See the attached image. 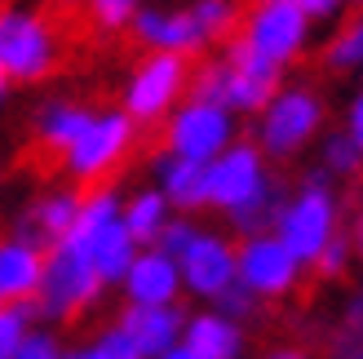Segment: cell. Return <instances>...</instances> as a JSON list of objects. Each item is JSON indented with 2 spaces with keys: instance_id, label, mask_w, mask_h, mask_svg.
<instances>
[{
  "instance_id": "12",
  "label": "cell",
  "mask_w": 363,
  "mask_h": 359,
  "mask_svg": "<svg viewBox=\"0 0 363 359\" xmlns=\"http://www.w3.org/2000/svg\"><path fill=\"white\" fill-rule=\"evenodd\" d=\"M266 155L252 147V142H230V147L204 169V182H208V209H222L230 213L235 204H244L252 191L262 187L266 177Z\"/></svg>"
},
{
  "instance_id": "17",
  "label": "cell",
  "mask_w": 363,
  "mask_h": 359,
  "mask_svg": "<svg viewBox=\"0 0 363 359\" xmlns=\"http://www.w3.org/2000/svg\"><path fill=\"white\" fill-rule=\"evenodd\" d=\"M116 324L138 342L142 359H155V355H164L169 346L182 342L186 311H182V306H124Z\"/></svg>"
},
{
  "instance_id": "32",
  "label": "cell",
  "mask_w": 363,
  "mask_h": 359,
  "mask_svg": "<svg viewBox=\"0 0 363 359\" xmlns=\"http://www.w3.org/2000/svg\"><path fill=\"white\" fill-rule=\"evenodd\" d=\"M195 231H199V226H195L191 218H169V222H164V231H160V240H155L151 248H155V253H164V258H173V262H177V258H182V253L191 248Z\"/></svg>"
},
{
  "instance_id": "10",
  "label": "cell",
  "mask_w": 363,
  "mask_h": 359,
  "mask_svg": "<svg viewBox=\"0 0 363 359\" xmlns=\"http://www.w3.org/2000/svg\"><path fill=\"white\" fill-rule=\"evenodd\" d=\"M222 62H226V111H244V116H262V106L279 94V84H284V71L279 67H270L266 58H257L240 35L235 40H226V53H222Z\"/></svg>"
},
{
  "instance_id": "11",
  "label": "cell",
  "mask_w": 363,
  "mask_h": 359,
  "mask_svg": "<svg viewBox=\"0 0 363 359\" xmlns=\"http://www.w3.org/2000/svg\"><path fill=\"white\" fill-rule=\"evenodd\" d=\"M177 275H182V293L213 302L222 289L235 284V244L217 231H195L191 248L177 258Z\"/></svg>"
},
{
  "instance_id": "43",
  "label": "cell",
  "mask_w": 363,
  "mask_h": 359,
  "mask_svg": "<svg viewBox=\"0 0 363 359\" xmlns=\"http://www.w3.org/2000/svg\"><path fill=\"white\" fill-rule=\"evenodd\" d=\"M0 306H5V302H0Z\"/></svg>"
},
{
  "instance_id": "37",
  "label": "cell",
  "mask_w": 363,
  "mask_h": 359,
  "mask_svg": "<svg viewBox=\"0 0 363 359\" xmlns=\"http://www.w3.org/2000/svg\"><path fill=\"white\" fill-rule=\"evenodd\" d=\"M350 248H354V262L363 266V200H359V209H354V222H350Z\"/></svg>"
},
{
  "instance_id": "29",
  "label": "cell",
  "mask_w": 363,
  "mask_h": 359,
  "mask_svg": "<svg viewBox=\"0 0 363 359\" xmlns=\"http://www.w3.org/2000/svg\"><path fill=\"white\" fill-rule=\"evenodd\" d=\"M213 311L222 315V319H230V324H240V328H244L248 319H257V315H262V302L252 297V293L244 289L240 280H235L230 289H222V293L213 297Z\"/></svg>"
},
{
  "instance_id": "14",
  "label": "cell",
  "mask_w": 363,
  "mask_h": 359,
  "mask_svg": "<svg viewBox=\"0 0 363 359\" xmlns=\"http://www.w3.org/2000/svg\"><path fill=\"white\" fill-rule=\"evenodd\" d=\"M120 289L129 297V306H177V293H182L177 262L155 253V248H138V258L124 271Z\"/></svg>"
},
{
  "instance_id": "18",
  "label": "cell",
  "mask_w": 363,
  "mask_h": 359,
  "mask_svg": "<svg viewBox=\"0 0 363 359\" xmlns=\"http://www.w3.org/2000/svg\"><path fill=\"white\" fill-rule=\"evenodd\" d=\"M208 165H195V160H182L160 151L155 155V191L169 200V209L177 213H199L208 209V182H204Z\"/></svg>"
},
{
  "instance_id": "21",
  "label": "cell",
  "mask_w": 363,
  "mask_h": 359,
  "mask_svg": "<svg viewBox=\"0 0 363 359\" xmlns=\"http://www.w3.org/2000/svg\"><path fill=\"white\" fill-rule=\"evenodd\" d=\"M89 248V262H94V271H98V280H102V289H111V284H120L124 280V271L133 266V258H138V244H133V236L124 231V222L116 218L111 226H102L94 240L84 244Z\"/></svg>"
},
{
  "instance_id": "22",
  "label": "cell",
  "mask_w": 363,
  "mask_h": 359,
  "mask_svg": "<svg viewBox=\"0 0 363 359\" xmlns=\"http://www.w3.org/2000/svg\"><path fill=\"white\" fill-rule=\"evenodd\" d=\"M89 120H94L89 106L67 102V98H53V102H45L40 111H35V138H40V147L67 155V147L89 129Z\"/></svg>"
},
{
  "instance_id": "13",
  "label": "cell",
  "mask_w": 363,
  "mask_h": 359,
  "mask_svg": "<svg viewBox=\"0 0 363 359\" xmlns=\"http://www.w3.org/2000/svg\"><path fill=\"white\" fill-rule=\"evenodd\" d=\"M133 35L138 45H147L151 53H177V58H191V53L208 49L199 27L191 23L186 9H160V5H142L133 13Z\"/></svg>"
},
{
  "instance_id": "36",
  "label": "cell",
  "mask_w": 363,
  "mask_h": 359,
  "mask_svg": "<svg viewBox=\"0 0 363 359\" xmlns=\"http://www.w3.org/2000/svg\"><path fill=\"white\" fill-rule=\"evenodd\" d=\"M346 138L363 151V89L350 98V111H346Z\"/></svg>"
},
{
  "instance_id": "6",
  "label": "cell",
  "mask_w": 363,
  "mask_h": 359,
  "mask_svg": "<svg viewBox=\"0 0 363 359\" xmlns=\"http://www.w3.org/2000/svg\"><path fill=\"white\" fill-rule=\"evenodd\" d=\"M138 142V124L116 106V111H98L89 120V129L67 147L62 169L76 177V182H102L106 173H116L124 165V155L133 151Z\"/></svg>"
},
{
  "instance_id": "2",
  "label": "cell",
  "mask_w": 363,
  "mask_h": 359,
  "mask_svg": "<svg viewBox=\"0 0 363 359\" xmlns=\"http://www.w3.org/2000/svg\"><path fill=\"white\" fill-rule=\"evenodd\" d=\"M337 231H341V204L333 195V177L315 165L301 177V191H293V200H288L275 240L297 258V266H311Z\"/></svg>"
},
{
  "instance_id": "25",
  "label": "cell",
  "mask_w": 363,
  "mask_h": 359,
  "mask_svg": "<svg viewBox=\"0 0 363 359\" xmlns=\"http://www.w3.org/2000/svg\"><path fill=\"white\" fill-rule=\"evenodd\" d=\"M186 13H191V23L199 27V35H204V45L235 40V35H240V23H244L240 0H191Z\"/></svg>"
},
{
  "instance_id": "24",
  "label": "cell",
  "mask_w": 363,
  "mask_h": 359,
  "mask_svg": "<svg viewBox=\"0 0 363 359\" xmlns=\"http://www.w3.org/2000/svg\"><path fill=\"white\" fill-rule=\"evenodd\" d=\"M323 355L328 359H363V284L346 297L337 324L323 337Z\"/></svg>"
},
{
  "instance_id": "20",
  "label": "cell",
  "mask_w": 363,
  "mask_h": 359,
  "mask_svg": "<svg viewBox=\"0 0 363 359\" xmlns=\"http://www.w3.org/2000/svg\"><path fill=\"white\" fill-rule=\"evenodd\" d=\"M40 271H45L40 248L13 236L0 240V302H31L35 289H40Z\"/></svg>"
},
{
  "instance_id": "41",
  "label": "cell",
  "mask_w": 363,
  "mask_h": 359,
  "mask_svg": "<svg viewBox=\"0 0 363 359\" xmlns=\"http://www.w3.org/2000/svg\"><path fill=\"white\" fill-rule=\"evenodd\" d=\"M5 94H9V80L0 76V106H5Z\"/></svg>"
},
{
  "instance_id": "1",
  "label": "cell",
  "mask_w": 363,
  "mask_h": 359,
  "mask_svg": "<svg viewBox=\"0 0 363 359\" xmlns=\"http://www.w3.org/2000/svg\"><path fill=\"white\" fill-rule=\"evenodd\" d=\"M102 297V280L89 262V248L76 244V240H58L45 253V271H40V289H35L31 306H35V319H76L84 315L94 302Z\"/></svg>"
},
{
  "instance_id": "35",
  "label": "cell",
  "mask_w": 363,
  "mask_h": 359,
  "mask_svg": "<svg viewBox=\"0 0 363 359\" xmlns=\"http://www.w3.org/2000/svg\"><path fill=\"white\" fill-rule=\"evenodd\" d=\"M284 5H297L311 23H333V18H341V0H284Z\"/></svg>"
},
{
  "instance_id": "15",
  "label": "cell",
  "mask_w": 363,
  "mask_h": 359,
  "mask_svg": "<svg viewBox=\"0 0 363 359\" xmlns=\"http://www.w3.org/2000/svg\"><path fill=\"white\" fill-rule=\"evenodd\" d=\"M76 213H80V191H67V187L62 191H45L40 200L23 213V222L13 226V240H23L31 248H40V253H49V248L71 231Z\"/></svg>"
},
{
  "instance_id": "7",
  "label": "cell",
  "mask_w": 363,
  "mask_h": 359,
  "mask_svg": "<svg viewBox=\"0 0 363 359\" xmlns=\"http://www.w3.org/2000/svg\"><path fill=\"white\" fill-rule=\"evenodd\" d=\"M240 40L266 58L270 67H288L306 53V40H311V18H306L297 5H284V0H257L244 23H240Z\"/></svg>"
},
{
  "instance_id": "4",
  "label": "cell",
  "mask_w": 363,
  "mask_h": 359,
  "mask_svg": "<svg viewBox=\"0 0 363 359\" xmlns=\"http://www.w3.org/2000/svg\"><path fill=\"white\" fill-rule=\"evenodd\" d=\"M62 58L58 31L40 9L9 5L0 9V76L5 80H45Z\"/></svg>"
},
{
  "instance_id": "23",
  "label": "cell",
  "mask_w": 363,
  "mask_h": 359,
  "mask_svg": "<svg viewBox=\"0 0 363 359\" xmlns=\"http://www.w3.org/2000/svg\"><path fill=\"white\" fill-rule=\"evenodd\" d=\"M169 218H173V209H169V200H164L155 187L133 191L129 200H124V209H120V222H124V231L133 236L138 248H151V244L160 240V231H164Z\"/></svg>"
},
{
  "instance_id": "9",
  "label": "cell",
  "mask_w": 363,
  "mask_h": 359,
  "mask_svg": "<svg viewBox=\"0 0 363 359\" xmlns=\"http://www.w3.org/2000/svg\"><path fill=\"white\" fill-rule=\"evenodd\" d=\"M235 280L257 302H270V297H288L297 289L301 266L275 236H252L235 248Z\"/></svg>"
},
{
  "instance_id": "27",
  "label": "cell",
  "mask_w": 363,
  "mask_h": 359,
  "mask_svg": "<svg viewBox=\"0 0 363 359\" xmlns=\"http://www.w3.org/2000/svg\"><path fill=\"white\" fill-rule=\"evenodd\" d=\"M319 169L328 177H363V151L346 138V129H333L323 133V147H319Z\"/></svg>"
},
{
  "instance_id": "28",
  "label": "cell",
  "mask_w": 363,
  "mask_h": 359,
  "mask_svg": "<svg viewBox=\"0 0 363 359\" xmlns=\"http://www.w3.org/2000/svg\"><path fill=\"white\" fill-rule=\"evenodd\" d=\"M31 328H35L31 302H5V306H0V359H13Z\"/></svg>"
},
{
  "instance_id": "33",
  "label": "cell",
  "mask_w": 363,
  "mask_h": 359,
  "mask_svg": "<svg viewBox=\"0 0 363 359\" xmlns=\"http://www.w3.org/2000/svg\"><path fill=\"white\" fill-rule=\"evenodd\" d=\"M89 346H94L102 359H142V350H138V342H133V337L129 333H124L120 324H111V328H102L98 337H94V342H89Z\"/></svg>"
},
{
  "instance_id": "26",
  "label": "cell",
  "mask_w": 363,
  "mask_h": 359,
  "mask_svg": "<svg viewBox=\"0 0 363 359\" xmlns=\"http://www.w3.org/2000/svg\"><path fill=\"white\" fill-rule=\"evenodd\" d=\"M323 67L328 71H359L363 67V9L350 23L337 27V35L328 40V49H323Z\"/></svg>"
},
{
  "instance_id": "34",
  "label": "cell",
  "mask_w": 363,
  "mask_h": 359,
  "mask_svg": "<svg viewBox=\"0 0 363 359\" xmlns=\"http://www.w3.org/2000/svg\"><path fill=\"white\" fill-rule=\"evenodd\" d=\"M13 359H62V342L53 337L49 328H31L27 333V342L18 346Z\"/></svg>"
},
{
  "instance_id": "19",
  "label": "cell",
  "mask_w": 363,
  "mask_h": 359,
  "mask_svg": "<svg viewBox=\"0 0 363 359\" xmlns=\"http://www.w3.org/2000/svg\"><path fill=\"white\" fill-rule=\"evenodd\" d=\"M182 346L195 359H240L244 328L222 319L217 311H199V315H186V324H182Z\"/></svg>"
},
{
  "instance_id": "38",
  "label": "cell",
  "mask_w": 363,
  "mask_h": 359,
  "mask_svg": "<svg viewBox=\"0 0 363 359\" xmlns=\"http://www.w3.org/2000/svg\"><path fill=\"white\" fill-rule=\"evenodd\" d=\"M266 359H315L306 346H275V350H266Z\"/></svg>"
},
{
  "instance_id": "3",
  "label": "cell",
  "mask_w": 363,
  "mask_h": 359,
  "mask_svg": "<svg viewBox=\"0 0 363 359\" xmlns=\"http://www.w3.org/2000/svg\"><path fill=\"white\" fill-rule=\"evenodd\" d=\"M323 98L311 84H279V94L262 106L257 116V147L266 160H293L311 147V138L323 129Z\"/></svg>"
},
{
  "instance_id": "5",
  "label": "cell",
  "mask_w": 363,
  "mask_h": 359,
  "mask_svg": "<svg viewBox=\"0 0 363 359\" xmlns=\"http://www.w3.org/2000/svg\"><path fill=\"white\" fill-rule=\"evenodd\" d=\"M186 84H191V62L186 58H177V53H147V58L133 67L129 84H124L120 111L133 124H160V120H169V111L182 102Z\"/></svg>"
},
{
  "instance_id": "42",
  "label": "cell",
  "mask_w": 363,
  "mask_h": 359,
  "mask_svg": "<svg viewBox=\"0 0 363 359\" xmlns=\"http://www.w3.org/2000/svg\"><path fill=\"white\" fill-rule=\"evenodd\" d=\"M341 5H354V9H363V0H341Z\"/></svg>"
},
{
  "instance_id": "16",
  "label": "cell",
  "mask_w": 363,
  "mask_h": 359,
  "mask_svg": "<svg viewBox=\"0 0 363 359\" xmlns=\"http://www.w3.org/2000/svg\"><path fill=\"white\" fill-rule=\"evenodd\" d=\"M288 200H293V187H288V177L279 173H266L262 187L248 195L244 204H235L226 218H230V231L240 240H252V236H275V226L284 218Z\"/></svg>"
},
{
  "instance_id": "30",
  "label": "cell",
  "mask_w": 363,
  "mask_h": 359,
  "mask_svg": "<svg viewBox=\"0 0 363 359\" xmlns=\"http://www.w3.org/2000/svg\"><path fill=\"white\" fill-rule=\"evenodd\" d=\"M350 262H354L350 236H346V231H337V236H333L328 244H323V253H319L311 266H315V275H319L323 284H328V280H341V275H346V271H350Z\"/></svg>"
},
{
  "instance_id": "31",
  "label": "cell",
  "mask_w": 363,
  "mask_h": 359,
  "mask_svg": "<svg viewBox=\"0 0 363 359\" xmlns=\"http://www.w3.org/2000/svg\"><path fill=\"white\" fill-rule=\"evenodd\" d=\"M89 18H94V27L102 31H124L133 23V13L142 9V0H84Z\"/></svg>"
},
{
  "instance_id": "40",
  "label": "cell",
  "mask_w": 363,
  "mask_h": 359,
  "mask_svg": "<svg viewBox=\"0 0 363 359\" xmlns=\"http://www.w3.org/2000/svg\"><path fill=\"white\" fill-rule=\"evenodd\" d=\"M155 359H195V355H191L186 346H182V342H177V346H169L164 355H155Z\"/></svg>"
},
{
  "instance_id": "8",
  "label": "cell",
  "mask_w": 363,
  "mask_h": 359,
  "mask_svg": "<svg viewBox=\"0 0 363 359\" xmlns=\"http://www.w3.org/2000/svg\"><path fill=\"white\" fill-rule=\"evenodd\" d=\"M230 142H235V116L226 106L186 98L164 120V151L182 155V160H195V165H213Z\"/></svg>"
},
{
  "instance_id": "39",
  "label": "cell",
  "mask_w": 363,
  "mask_h": 359,
  "mask_svg": "<svg viewBox=\"0 0 363 359\" xmlns=\"http://www.w3.org/2000/svg\"><path fill=\"white\" fill-rule=\"evenodd\" d=\"M62 359H102L94 346H71V350H62Z\"/></svg>"
}]
</instances>
